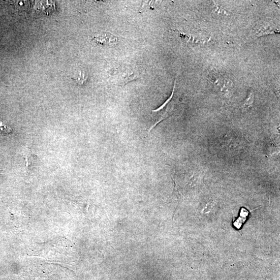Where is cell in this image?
Here are the masks:
<instances>
[{"label": "cell", "mask_w": 280, "mask_h": 280, "mask_svg": "<svg viewBox=\"0 0 280 280\" xmlns=\"http://www.w3.org/2000/svg\"><path fill=\"white\" fill-rule=\"evenodd\" d=\"M210 82L221 94L229 96L232 94L233 83L224 74L212 70L209 73Z\"/></svg>", "instance_id": "cell-1"}, {"label": "cell", "mask_w": 280, "mask_h": 280, "mask_svg": "<svg viewBox=\"0 0 280 280\" xmlns=\"http://www.w3.org/2000/svg\"><path fill=\"white\" fill-rule=\"evenodd\" d=\"M113 76L116 82L124 85L136 79L137 75L131 67L124 66L118 69L114 73Z\"/></svg>", "instance_id": "cell-2"}, {"label": "cell", "mask_w": 280, "mask_h": 280, "mask_svg": "<svg viewBox=\"0 0 280 280\" xmlns=\"http://www.w3.org/2000/svg\"><path fill=\"white\" fill-rule=\"evenodd\" d=\"M121 37L115 35L110 32H101L93 37V41L95 43L102 45H111L117 43Z\"/></svg>", "instance_id": "cell-3"}, {"label": "cell", "mask_w": 280, "mask_h": 280, "mask_svg": "<svg viewBox=\"0 0 280 280\" xmlns=\"http://www.w3.org/2000/svg\"><path fill=\"white\" fill-rule=\"evenodd\" d=\"M249 216V211L245 208L240 209L239 216L233 221L234 226L238 230L243 227Z\"/></svg>", "instance_id": "cell-4"}, {"label": "cell", "mask_w": 280, "mask_h": 280, "mask_svg": "<svg viewBox=\"0 0 280 280\" xmlns=\"http://www.w3.org/2000/svg\"><path fill=\"white\" fill-rule=\"evenodd\" d=\"M254 101V93L253 92L250 91L249 93L247 98L243 102L242 106H241V109L244 110H248L250 108H252L253 107Z\"/></svg>", "instance_id": "cell-5"}, {"label": "cell", "mask_w": 280, "mask_h": 280, "mask_svg": "<svg viewBox=\"0 0 280 280\" xmlns=\"http://www.w3.org/2000/svg\"><path fill=\"white\" fill-rule=\"evenodd\" d=\"M274 33H275V30H273V27H270L269 26L259 27L256 31V33L258 36L273 34Z\"/></svg>", "instance_id": "cell-6"}, {"label": "cell", "mask_w": 280, "mask_h": 280, "mask_svg": "<svg viewBox=\"0 0 280 280\" xmlns=\"http://www.w3.org/2000/svg\"><path fill=\"white\" fill-rule=\"evenodd\" d=\"M72 79L75 81L77 83L82 85L86 82L87 79H88V76H87L85 72L80 71L78 76H76L75 78H72Z\"/></svg>", "instance_id": "cell-7"}, {"label": "cell", "mask_w": 280, "mask_h": 280, "mask_svg": "<svg viewBox=\"0 0 280 280\" xmlns=\"http://www.w3.org/2000/svg\"><path fill=\"white\" fill-rule=\"evenodd\" d=\"M0 130L6 133H9L12 132V129L4 124L1 121H0Z\"/></svg>", "instance_id": "cell-8"}]
</instances>
